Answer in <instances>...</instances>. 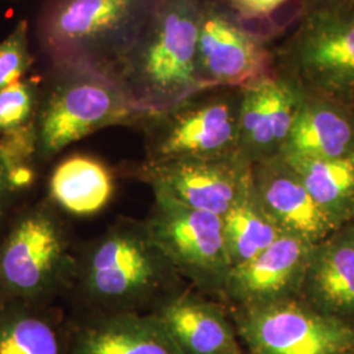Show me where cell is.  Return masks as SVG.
Listing matches in <instances>:
<instances>
[{"instance_id": "obj_1", "label": "cell", "mask_w": 354, "mask_h": 354, "mask_svg": "<svg viewBox=\"0 0 354 354\" xmlns=\"http://www.w3.org/2000/svg\"><path fill=\"white\" fill-rule=\"evenodd\" d=\"M184 279L152 238L146 221L120 218L76 247L68 295L83 314L151 313Z\"/></svg>"}, {"instance_id": "obj_2", "label": "cell", "mask_w": 354, "mask_h": 354, "mask_svg": "<svg viewBox=\"0 0 354 354\" xmlns=\"http://www.w3.org/2000/svg\"><path fill=\"white\" fill-rule=\"evenodd\" d=\"M150 111L133 99L120 77L82 64H51L41 83L35 130L39 163L112 127H138Z\"/></svg>"}, {"instance_id": "obj_3", "label": "cell", "mask_w": 354, "mask_h": 354, "mask_svg": "<svg viewBox=\"0 0 354 354\" xmlns=\"http://www.w3.org/2000/svg\"><path fill=\"white\" fill-rule=\"evenodd\" d=\"M203 0H158L115 75L153 112L203 91L197 39ZM207 89V88H206Z\"/></svg>"}, {"instance_id": "obj_4", "label": "cell", "mask_w": 354, "mask_h": 354, "mask_svg": "<svg viewBox=\"0 0 354 354\" xmlns=\"http://www.w3.org/2000/svg\"><path fill=\"white\" fill-rule=\"evenodd\" d=\"M158 0H50L38 37L51 64L115 74Z\"/></svg>"}, {"instance_id": "obj_5", "label": "cell", "mask_w": 354, "mask_h": 354, "mask_svg": "<svg viewBox=\"0 0 354 354\" xmlns=\"http://www.w3.org/2000/svg\"><path fill=\"white\" fill-rule=\"evenodd\" d=\"M75 266L64 215L45 197L16 215L0 241V304H50L68 294Z\"/></svg>"}, {"instance_id": "obj_6", "label": "cell", "mask_w": 354, "mask_h": 354, "mask_svg": "<svg viewBox=\"0 0 354 354\" xmlns=\"http://www.w3.org/2000/svg\"><path fill=\"white\" fill-rule=\"evenodd\" d=\"M241 88L198 91L147 114L137 129L146 160L219 159L238 155Z\"/></svg>"}, {"instance_id": "obj_7", "label": "cell", "mask_w": 354, "mask_h": 354, "mask_svg": "<svg viewBox=\"0 0 354 354\" xmlns=\"http://www.w3.org/2000/svg\"><path fill=\"white\" fill-rule=\"evenodd\" d=\"M276 49V64L308 92L354 108V4L307 13Z\"/></svg>"}, {"instance_id": "obj_8", "label": "cell", "mask_w": 354, "mask_h": 354, "mask_svg": "<svg viewBox=\"0 0 354 354\" xmlns=\"http://www.w3.org/2000/svg\"><path fill=\"white\" fill-rule=\"evenodd\" d=\"M145 219L155 243L192 288L221 302L232 264L223 235V219L153 193Z\"/></svg>"}, {"instance_id": "obj_9", "label": "cell", "mask_w": 354, "mask_h": 354, "mask_svg": "<svg viewBox=\"0 0 354 354\" xmlns=\"http://www.w3.org/2000/svg\"><path fill=\"white\" fill-rule=\"evenodd\" d=\"M245 354H344L354 323L294 298L254 308H228Z\"/></svg>"}, {"instance_id": "obj_10", "label": "cell", "mask_w": 354, "mask_h": 354, "mask_svg": "<svg viewBox=\"0 0 354 354\" xmlns=\"http://www.w3.org/2000/svg\"><path fill=\"white\" fill-rule=\"evenodd\" d=\"M274 68L269 36L244 26L225 0H203L197 74L203 88H241Z\"/></svg>"}, {"instance_id": "obj_11", "label": "cell", "mask_w": 354, "mask_h": 354, "mask_svg": "<svg viewBox=\"0 0 354 354\" xmlns=\"http://www.w3.org/2000/svg\"><path fill=\"white\" fill-rule=\"evenodd\" d=\"M122 172L147 184L153 193L219 216L228 213L252 187V165L239 153L219 159H145L125 165Z\"/></svg>"}, {"instance_id": "obj_12", "label": "cell", "mask_w": 354, "mask_h": 354, "mask_svg": "<svg viewBox=\"0 0 354 354\" xmlns=\"http://www.w3.org/2000/svg\"><path fill=\"white\" fill-rule=\"evenodd\" d=\"M238 152L256 165L282 155L307 89L288 71L276 68L241 87Z\"/></svg>"}, {"instance_id": "obj_13", "label": "cell", "mask_w": 354, "mask_h": 354, "mask_svg": "<svg viewBox=\"0 0 354 354\" xmlns=\"http://www.w3.org/2000/svg\"><path fill=\"white\" fill-rule=\"evenodd\" d=\"M313 245L283 235L251 261L231 269L221 302L254 308L299 298Z\"/></svg>"}, {"instance_id": "obj_14", "label": "cell", "mask_w": 354, "mask_h": 354, "mask_svg": "<svg viewBox=\"0 0 354 354\" xmlns=\"http://www.w3.org/2000/svg\"><path fill=\"white\" fill-rule=\"evenodd\" d=\"M252 190L286 235L315 245L340 228L319 206L301 175L282 155L252 165Z\"/></svg>"}, {"instance_id": "obj_15", "label": "cell", "mask_w": 354, "mask_h": 354, "mask_svg": "<svg viewBox=\"0 0 354 354\" xmlns=\"http://www.w3.org/2000/svg\"><path fill=\"white\" fill-rule=\"evenodd\" d=\"M183 354H245L227 307L194 288H181L151 313Z\"/></svg>"}, {"instance_id": "obj_16", "label": "cell", "mask_w": 354, "mask_h": 354, "mask_svg": "<svg viewBox=\"0 0 354 354\" xmlns=\"http://www.w3.org/2000/svg\"><path fill=\"white\" fill-rule=\"evenodd\" d=\"M70 354H183L150 313L83 314L68 324Z\"/></svg>"}, {"instance_id": "obj_17", "label": "cell", "mask_w": 354, "mask_h": 354, "mask_svg": "<svg viewBox=\"0 0 354 354\" xmlns=\"http://www.w3.org/2000/svg\"><path fill=\"white\" fill-rule=\"evenodd\" d=\"M299 298L323 314L354 323V221L313 245Z\"/></svg>"}, {"instance_id": "obj_18", "label": "cell", "mask_w": 354, "mask_h": 354, "mask_svg": "<svg viewBox=\"0 0 354 354\" xmlns=\"http://www.w3.org/2000/svg\"><path fill=\"white\" fill-rule=\"evenodd\" d=\"M354 152V108L307 91L282 156L337 159Z\"/></svg>"}, {"instance_id": "obj_19", "label": "cell", "mask_w": 354, "mask_h": 354, "mask_svg": "<svg viewBox=\"0 0 354 354\" xmlns=\"http://www.w3.org/2000/svg\"><path fill=\"white\" fill-rule=\"evenodd\" d=\"M114 192L115 177L111 167L92 155L74 153L53 168L46 198L64 215L87 218L102 213Z\"/></svg>"}, {"instance_id": "obj_20", "label": "cell", "mask_w": 354, "mask_h": 354, "mask_svg": "<svg viewBox=\"0 0 354 354\" xmlns=\"http://www.w3.org/2000/svg\"><path fill=\"white\" fill-rule=\"evenodd\" d=\"M49 306L0 304V354H70L68 326Z\"/></svg>"}, {"instance_id": "obj_21", "label": "cell", "mask_w": 354, "mask_h": 354, "mask_svg": "<svg viewBox=\"0 0 354 354\" xmlns=\"http://www.w3.org/2000/svg\"><path fill=\"white\" fill-rule=\"evenodd\" d=\"M286 158L329 218L342 227L354 221V152L337 159Z\"/></svg>"}, {"instance_id": "obj_22", "label": "cell", "mask_w": 354, "mask_h": 354, "mask_svg": "<svg viewBox=\"0 0 354 354\" xmlns=\"http://www.w3.org/2000/svg\"><path fill=\"white\" fill-rule=\"evenodd\" d=\"M222 219L232 268L251 261L286 235L257 201L252 187Z\"/></svg>"}, {"instance_id": "obj_23", "label": "cell", "mask_w": 354, "mask_h": 354, "mask_svg": "<svg viewBox=\"0 0 354 354\" xmlns=\"http://www.w3.org/2000/svg\"><path fill=\"white\" fill-rule=\"evenodd\" d=\"M0 163L17 197L33 187L39 165L35 124L0 136Z\"/></svg>"}, {"instance_id": "obj_24", "label": "cell", "mask_w": 354, "mask_h": 354, "mask_svg": "<svg viewBox=\"0 0 354 354\" xmlns=\"http://www.w3.org/2000/svg\"><path fill=\"white\" fill-rule=\"evenodd\" d=\"M41 83L37 77H24L0 91V136L35 124Z\"/></svg>"}, {"instance_id": "obj_25", "label": "cell", "mask_w": 354, "mask_h": 354, "mask_svg": "<svg viewBox=\"0 0 354 354\" xmlns=\"http://www.w3.org/2000/svg\"><path fill=\"white\" fill-rule=\"evenodd\" d=\"M28 21L21 20L0 42V91L23 80L35 62L29 51Z\"/></svg>"}, {"instance_id": "obj_26", "label": "cell", "mask_w": 354, "mask_h": 354, "mask_svg": "<svg viewBox=\"0 0 354 354\" xmlns=\"http://www.w3.org/2000/svg\"><path fill=\"white\" fill-rule=\"evenodd\" d=\"M241 21H264L289 0H225Z\"/></svg>"}, {"instance_id": "obj_27", "label": "cell", "mask_w": 354, "mask_h": 354, "mask_svg": "<svg viewBox=\"0 0 354 354\" xmlns=\"http://www.w3.org/2000/svg\"><path fill=\"white\" fill-rule=\"evenodd\" d=\"M17 196L11 188L8 178L3 169V165L0 163V222L7 216Z\"/></svg>"}, {"instance_id": "obj_28", "label": "cell", "mask_w": 354, "mask_h": 354, "mask_svg": "<svg viewBox=\"0 0 354 354\" xmlns=\"http://www.w3.org/2000/svg\"><path fill=\"white\" fill-rule=\"evenodd\" d=\"M344 4H354V0H299V7L297 12V20L307 13L317 10H324L330 7H337Z\"/></svg>"}, {"instance_id": "obj_29", "label": "cell", "mask_w": 354, "mask_h": 354, "mask_svg": "<svg viewBox=\"0 0 354 354\" xmlns=\"http://www.w3.org/2000/svg\"><path fill=\"white\" fill-rule=\"evenodd\" d=\"M344 354H354V346H352V348H351L348 352H345Z\"/></svg>"}]
</instances>
